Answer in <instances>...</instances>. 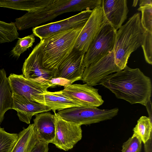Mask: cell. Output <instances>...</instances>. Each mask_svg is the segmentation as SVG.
Listing matches in <instances>:
<instances>
[{
	"instance_id": "30",
	"label": "cell",
	"mask_w": 152,
	"mask_h": 152,
	"mask_svg": "<svg viewBox=\"0 0 152 152\" xmlns=\"http://www.w3.org/2000/svg\"><path fill=\"white\" fill-rule=\"evenodd\" d=\"M49 143L39 141L31 152H48Z\"/></svg>"
},
{
	"instance_id": "21",
	"label": "cell",
	"mask_w": 152,
	"mask_h": 152,
	"mask_svg": "<svg viewBox=\"0 0 152 152\" xmlns=\"http://www.w3.org/2000/svg\"><path fill=\"white\" fill-rule=\"evenodd\" d=\"M53 0H0V7L27 12L34 11L45 7Z\"/></svg>"
},
{
	"instance_id": "15",
	"label": "cell",
	"mask_w": 152,
	"mask_h": 152,
	"mask_svg": "<svg viewBox=\"0 0 152 152\" xmlns=\"http://www.w3.org/2000/svg\"><path fill=\"white\" fill-rule=\"evenodd\" d=\"M101 6L107 22L117 31L127 18V1L102 0Z\"/></svg>"
},
{
	"instance_id": "8",
	"label": "cell",
	"mask_w": 152,
	"mask_h": 152,
	"mask_svg": "<svg viewBox=\"0 0 152 152\" xmlns=\"http://www.w3.org/2000/svg\"><path fill=\"white\" fill-rule=\"evenodd\" d=\"M41 42L37 44L24 62L22 69L26 78L43 85H49L54 78L55 71L47 69L42 64Z\"/></svg>"
},
{
	"instance_id": "11",
	"label": "cell",
	"mask_w": 152,
	"mask_h": 152,
	"mask_svg": "<svg viewBox=\"0 0 152 152\" xmlns=\"http://www.w3.org/2000/svg\"><path fill=\"white\" fill-rule=\"evenodd\" d=\"M8 78L12 94L44 104L43 94L50 87L49 85H42L26 78L23 74L11 73Z\"/></svg>"
},
{
	"instance_id": "29",
	"label": "cell",
	"mask_w": 152,
	"mask_h": 152,
	"mask_svg": "<svg viewBox=\"0 0 152 152\" xmlns=\"http://www.w3.org/2000/svg\"><path fill=\"white\" fill-rule=\"evenodd\" d=\"M75 81L71 80L62 77L52 78L49 82L50 87H54L57 85L62 86L64 87L72 84Z\"/></svg>"
},
{
	"instance_id": "12",
	"label": "cell",
	"mask_w": 152,
	"mask_h": 152,
	"mask_svg": "<svg viewBox=\"0 0 152 152\" xmlns=\"http://www.w3.org/2000/svg\"><path fill=\"white\" fill-rule=\"evenodd\" d=\"M120 70L115 64L113 50L97 62L86 67L81 80L83 83L93 86L110 74Z\"/></svg>"
},
{
	"instance_id": "4",
	"label": "cell",
	"mask_w": 152,
	"mask_h": 152,
	"mask_svg": "<svg viewBox=\"0 0 152 152\" xmlns=\"http://www.w3.org/2000/svg\"><path fill=\"white\" fill-rule=\"evenodd\" d=\"M140 14L135 13L116 31L113 51L115 64L121 70L127 65L131 53L141 45L143 31Z\"/></svg>"
},
{
	"instance_id": "9",
	"label": "cell",
	"mask_w": 152,
	"mask_h": 152,
	"mask_svg": "<svg viewBox=\"0 0 152 152\" xmlns=\"http://www.w3.org/2000/svg\"><path fill=\"white\" fill-rule=\"evenodd\" d=\"M108 23L101 5L93 10L77 39L74 48L85 54L91 42Z\"/></svg>"
},
{
	"instance_id": "32",
	"label": "cell",
	"mask_w": 152,
	"mask_h": 152,
	"mask_svg": "<svg viewBox=\"0 0 152 152\" xmlns=\"http://www.w3.org/2000/svg\"><path fill=\"white\" fill-rule=\"evenodd\" d=\"M138 1L137 0L134 1L132 6L134 7L136 6L137 4Z\"/></svg>"
},
{
	"instance_id": "26",
	"label": "cell",
	"mask_w": 152,
	"mask_h": 152,
	"mask_svg": "<svg viewBox=\"0 0 152 152\" xmlns=\"http://www.w3.org/2000/svg\"><path fill=\"white\" fill-rule=\"evenodd\" d=\"M142 30L141 46L145 59L148 64H152V31Z\"/></svg>"
},
{
	"instance_id": "22",
	"label": "cell",
	"mask_w": 152,
	"mask_h": 152,
	"mask_svg": "<svg viewBox=\"0 0 152 152\" xmlns=\"http://www.w3.org/2000/svg\"><path fill=\"white\" fill-rule=\"evenodd\" d=\"M152 129L151 119L142 116L138 120L133 131L134 133L140 137L143 143L145 144L150 138Z\"/></svg>"
},
{
	"instance_id": "2",
	"label": "cell",
	"mask_w": 152,
	"mask_h": 152,
	"mask_svg": "<svg viewBox=\"0 0 152 152\" xmlns=\"http://www.w3.org/2000/svg\"><path fill=\"white\" fill-rule=\"evenodd\" d=\"M102 0H53L47 6L34 11L27 12L15 19L19 30H23L51 20L65 13L92 10L101 5Z\"/></svg>"
},
{
	"instance_id": "28",
	"label": "cell",
	"mask_w": 152,
	"mask_h": 152,
	"mask_svg": "<svg viewBox=\"0 0 152 152\" xmlns=\"http://www.w3.org/2000/svg\"><path fill=\"white\" fill-rule=\"evenodd\" d=\"M142 143L140 137L134 133L132 136L123 144L121 152H140Z\"/></svg>"
},
{
	"instance_id": "23",
	"label": "cell",
	"mask_w": 152,
	"mask_h": 152,
	"mask_svg": "<svg viewBox=\"0 0 152 152\" xmlns=\"http://www.w3.org/2000/svg\"><path fill=\"white\" fill-rule=\"evenodd\" d=\"M19 35L14 22L0 20V43L12 42L18 39Z\"/></svg>"
},
{
	"instance_id": "10",
	"label": "cell",
	"mask_w": 152,
	"mask_h": 152,
	"mask_svg": "<svg viewBox=\"0 0 152 152\" xmlns=\"http://www.w3.org/2000/svg\"><path fill=\"white\" fill-rule=\"evenodd\" d=\"M54 113L55 136L51 143L59 149L68 151L81 139V126L64 120Z\"/></svg>"
},
{
	"instance_id": "19",
	"label": "cell",
	"mask_w": 152,
	"mask_h": 152,
	"mask_svg": "<svg viewBox=\"0 0 152 152\" xmlns=\"http://www.w3.org/2000/svg\"><path fill=\"white\" fill-rule=\"evenodd\" d=\"M44 104L54 113L68 108L81 106L79 104L65 96L61 90L55 91H45L43 94Z\"/></svg>"
},
{
	"instance_id": "6",
	"label": "cell",
	"mask_w": 152,
	"mask_h": 152,
	"mask_svg": "<svg viewBox=\"0 0 152 152\" xmlns=\"http://www.w3.org/2000/svg\"><path fill=\"white\" fill-rule=\"evenodd\" d=\"M116 31L108 23L103 28L84 55L83 66L85 68L113 50Z\"/></svg>"
},
{
	"instance_id": "24",
	"label": "cell",
	"mask_w": 152,
	"mask_h": 152,
	"mask_svg": "<svg viewBox=\"0 0 152 152\" xmlns=\"http://www.w3.org/2000/svg\"><path fill=\"white\" fill-rule=\"evenodd\" d=\"M18 138V134L7 132L0 126V152H10Z\"/></svg>"
},
{
	"instance_id": "18",
	"label": "cell",
	"mask_w": 152,
	"mask_h": 152,
	"mask_svg": "<svg viewBox=\"0 0 152 152\" xmlns=\"http://www.w3.org/2000/svg\"><path fill=\"white\" fill-rule=\"evenodd\" d=\"M39 141L34 124H30L19 132L18 140L10 152H31Z\"/></svg>"
},
{
	"instance_id": "5",
	"label": "cell",
	"mask_w": 152,
	"mask_h": 152,
	"mask_svg": "<svg viewBox=\"0 0 152 152\" xmlns=\"http://www.w3.org/2000/svg\"><path fill=\"white\" fill-rule=\"evenodd\" d=\"M118 111V108L100 109L79 106L59 111L57 113L63 119L81 126L111 119L117 115Z\"/></svg>"
},
{
	"instance_id": "14",
	"label": "cell",
	"mask_w": 152,
	"mask_h": 152,
	"mask_svg": "<svg viewBox=\"0 0 152 152\" xmlns=\"http://www.w3.org/2000/svg\"><path fill=\"white\" fill-rule=\"evenodd\" d=\"M85 54L74 48L56 70L54 77L64 78L75 81L81 80L85 69L83 66Z\"/></svg>"
},
{
	"instance_id": "25",
	"label": "cell",
	"mask_w": 152,
	"mask_h": 152,
	"mask_svg": "<svg viewBox=\"0 0 152 152\" xmlns=\"http://www.w3.org/2000/svg\"><path fill=\"white\" fill-rule=\"evenodd\" d=\"M35 38L33 34L22 38H18L15 46L11 51L13 57L18 58L20 55L30 47L34 42Z\"/></svg>"
},
{
	"instance_id": "17",
	"label": "cell",
	"mask_w": 152,
	"mask_h": 152,
	"mask_svg": "<svg viewBox=\"0 0 152 152\" xmlns=\"http://www.w3.org/2000/svg\"><path fill=\"white\" fill-rule=\"evenodd\" d=\"M33 120L34 124L39 141L51 143L55 136L54 114L44 112L37 114Z\"/></svg>"
},
{
	"instance_id": "1",
	"label": "cell",
	"mask_w": 152,
	"mask_h": 152,
	"mask_svg": "<svg viewBox=\"0 0 152 152\" xmlns=\"http://www.w3.org/2000/svg\"><path fill=\"white\" fill-rule=\"evenodd\" d=\"M99 84L109 90L117 98L131 104L146 106L150 102L151 79L138 68L132 69L126 65L123 69L105 77Z\"/></svg>"
},
{
	"instance_id": "27",
	"label": "cell",
	"mask_w": 152,
	"mask_h": 152,
	"mask_svg": "<svg viewBox=\"0 0 152 152\" xmlns=\"http://www.w3.org/2000/svg\"><path fill=\"white\" fill-rule=\"evenodd\" d=\"M137 10L141 12L140 22L142 29L152 31V5L140 7Z\"/></svg>"
},
{
	"instance_id": "20",
	"label": "cell",
	"mask_w": 152,
	"mask_h": 152,
	"mask_svg": "<svg viewBox=\"0 0 152 152\" xmlns=\"http://www.w3.org/2000/svg\"><path fill=\"white\" fill-rule=\"evenodd\" d=\"M12 93L6 73L4 69H0V124L3 121L4 114L11 109L12 104Z\"/></svg>"
},
{
	"instance_id": "13",
	"label": "cell",
	"mask_w": 152,
	"mask_h": 152,
	"mask_svg": "<svg viewBox=\"0 0 152 152\" xmlns=\"http://www.w3.org/2000/svg\"><path fill=\"white\" fill-rule=\"evenodd\" d=\"M61 91L65 96L81 106L96 108L104 102L98 89L86 83L72 84Z\"/></svg>"
},
{
	"instance_id": "31",
	"label": "cell",
	"mask_w": 152,
	"mask_h": 152,
	"mask_svg": "<svg viewBox=\"0 0 152 152\" xmlns=\"http://www.w3.org/2000/svg\"><path fill=\"white\" fill-rule=\"evenodd\" d=\"M147 5H152V1L151 0H140L139 2L140 7Z\"/></svg>"
},
{
	"instance_id": "16",
	"label": "cell",
	"mask_w": 152,
	"mask_h": 152,
	"mask_svg": "<svg viewBox=\"0 0 152 152\" xmlns=\"http://www.w3.org/2000/svg\"><path fill=\"white\" fill-rule=\"evenodd\" d=\"M12 109L17 112L19 120L27 124L30 123L32 117L36 115L51 110L46 106L30 101L23 96L12 94Z\"/></svg>"
},
{
	"instance_id": "3",
	"label": "cell",
	"mask_w": 152,
	"mask_h": 152,
	"mask_svg": "<svg viewBox=\"0 0 152 152\" xmlns=\"http://www.w3.org/2000/svg\"><path fill=\"white\" fill-rule=\"evenodd\" d=\"M83 27L60 32L40 40L42 64L45 68L55 71L72 51Z\"/></svg>"
},
{
	"instance_id": "7",
	"label": "cell",
	"mask_w": 152,
	"mask_h": 152,
	"mask_svg": "<svg viewBox=\"0 0 152 152\" xmlns=\"http://www.w3.org/2000/svg\"><path fill=\"white\" fill-rule=\"evenodd\" d=\"M92 12L88 9L66 19L34 27L33 34L42 40L60 32L83 27Z\"/></svg>"
}]
</instances>
